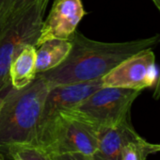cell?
Returning a JSON list of instances; mask_svg holds the SVG:
<instances>
[{"mask_svg":"<svg viewBox=\"0 0 160 160\" xmlns=\"http://www.w3.org/2000/svg\"><path fill=\"white\" fill-rule=\"evenodd\" d=\"M69 41L72 47L64 61L52 70L37 73L50 88L101 78L129 57L152 49L160 41V35L124 42H103L75 30Z\"/></svg>","mask_w":160,"mask_h":160,"instance_id":"1","label":"cell"},{"mask_svg":"<svg viewBox=\"0 0 160 160\" xmlns=\"http://www.w3.org/2000/svg\"><path fill=\"white\" fill-rule=\"evenodd\" d=\"M49 90L46 80L37 74L27 87L8 92L0 109V153L6 155L13 144L37 145L39 122Z\"/></svg>","mask_w":160,"mask_h":160,"instance_id":"2","label":"cell"},{"mask_svg":"<svg viewBox=\"0 0 160 160\" xmlns=\"http://www.w3.org/2000/svg\"><path fill=\"white\" fill-rule=\"evenodd\" d=\"M98 128L69 111H64L39 127L36 143L51 155L81 152L92 156L98 147Z\"/></svg>","mask_w":160,"mask_h":160,"instance_id":"3","label":"cell"},{"mask_svg":"<svg viewBox=\"0 0 160 160\" xmlns=\"http://www.w3.org/2000/svg\"><path fill=\"white\" fill-rule=\"evenodd\" d=\"M49 0L14 10L8 25L0 34V96L5 97L12 89L10 65L20 50L28 44L37 45L43 15Z\"/></svg>","mask_w":160,"mask_h":160,"instance_id":"4","label":"cell"},{"mask_svg":"<svg viewBox=\"0 0 160 160\" xmlns=\"http://www.w3.org/2000/svg\"><path fill=\"white\" fill-rule=\"evenodd\" d=\"M141 92L118 87H102L67 111L98 129L111 127L130 117L131 107Z\"/></svg>","mask_w":160,"mask_h":160,"instance_id":"5","label":"cell"},{"mask_svg":"<svg viewBox=\"0 0 160 160\" xmlns=\"http://www.w3.org/2000/svg\"><path fill=\"white\" fill-rule=\"evenodd\" d=\"M154 54L152 49L135 54L103 76V87L143 91L155 81Z\"/></svg>","mask_w":160,"mask_h":160,"instance_id":"6","label":"cell"},{"mask_svg":"<svg viewBox=\"0 0 160 160\" xmlns=\"http://www.w3.org/2000/svg\"><path fill=\"white\" fill-rule=\"evenodd\" d=\"M86 14L81 0H55L42 22L36 47L48 40H69Z\"/></svg>","mask_w":160,"mask_h":160,"instance_id":"7","label":"cell"},{"mask_svg":"<svg viewBox=\"0 0 160 160\" xmlns=\"http://www.w3.org/2000/svg\"><path fill=\"white\" fill-rule=\"evenodd\" d=\"M103 87V77L79 83L51 87L44 101L39 127L55 115L70 110ZM38 127V129H39Z\"/></svg>","mask_w":160,"mask_h":160,"instance_id":"8","label":"cell"},{"mask_svg":"<svg viewBox=\"0 0 160 160\" xmlns=\"http://www.w3.org/2000/svg\"><path fill=\"white\" fill-rule=\"evenodd\" d=\"M138 138L140 136L132 125L130 117L117 125L100 128L98 147L92 157L93 160H119L122 147Z\"/></svg>","mask_w":160,"mask_h":160,"instance_id":"9","label":"cell"},{"mask_svg":"<svg viewBox=\"0 0 160 160\" xmlns=\"http://www.w3.org/2000/svg\"><path fill=\"white\" fill-rule=\"evenodd\" d=\"M37 75L36 72V46L25 45L10 65L12 88L20 90L29 85Z\"/></svg>","mask_w":160,"mask_h":160,"instance_id":"10","label":"cell"},{"mask_svg":"<svg viewBox=\"0 0 160 160\" xmlns=\"http://www.w3.org/2000/svg\"><path fill=\"white\" fill-rule=\"evenodd\" d=\"M72 47L69 40H48L36 49V72H43L58 66L67 58Z\"/></svg>","mask_w":160,"mask_h":160,"instance_id":"11","label":"cell"},{"mask_svg":"<svg viewBox=\"0 0 160 160\" xmlns=\"http://www.w3.org/2000/svg\"><path fill=\"white\" fill-rule=\"evenodd\" d=\"M157 152H160V144L150 143L140 137L122 147L119 160H147L148 155Z\"/></svg>","mask_w":160,"mask_h":160,"instance_id":"12","label":"cell"},{"mask_svg":"<svg viewBox=\"0 0 160 160\" xmlns=\"http://www.w3.org/2000/svg\"><path fill=\"white\" fill-rule=\"evenodd\" d=\"M6 156L12 160H53L52 155L40 146L18 143L12 145L6 153Z\"/></svg>","mask_w":160,"mask_h":160,"instance_id":"13","label":"cell"},{"mask_svg":"<svg viewBox=\"0 0 160 160\" xmlns=\"http://www.w3.org/2000/svg\"><path fill=\"white\" fill-rule=\"evenodd\" d=\"M15 10V0H0V34L5 29Z\"/></svg>","mask_w":160,"mask_h":160,"instance_id":"14","label":"cell"},{"mask_svg":"<svg viewBox=\"0 0 160 160\" xmlns=\"http://www.w3.org/2000/svg\"><path fill=\"white\" fill-rule=\"evenodd\" d=\"M53 160H93L91 155L81 152H67L63 154L52 155Z\"/></svg>","mask_w":160,"mask_h":160,"instance_id":"15","label":"cell"},{"mask_svg":"<svg viewBox=\"0 0 160 160\" xmlns=\"http://www.w3.org/2000/svg\"><path fill=\"white\" fill-rule=\"evenodd\" d=\"M40 0H15V10L28 8Z\"/></svg>","mask_w":160,"mask_h":160,"instance_id":"16","label":"cell"},{"mask_svg":"<svg viewBox=\"0 0 160 160\" xmlns=\"http://www.w3.org/2000/svg\"><path fill=\"white\" fill-rule=\"evenodd\" d=\"M152 97L155 100H158L160 98V71H159V74H158V77L156 80V85H155V89H154Z\"/></svg>","mask_w":160,"mask_h":160,"instance_id":"17","label":"cell"},{"mask_svg":"<svg viewBox=\"0 0 160 160\" xmlns=\"http://www.w3.org/2000/svg\"><path fill=\"white\" fill-rule=\"evenodd\" d=\"M151 1L153 3V5L156 7V9L159 11V12H160V0H151Z\"/></svg>","mask_w":160,"mask_h":160,"instance_id":"18","label":"cell"},{"mask_svg":"<svg viewBox=\"0 0 160 160\" xmlns=\"http://www.w3.org/2000/svg\"><path fill=\"white\" fill-rule=\"evenodd\" d=\"M3 102H4V97H1V96H0V109H1V108H2Z\"/></svg>","mask_w":160,"mask_h":160,"instance_id":"19","label":"cell"},{"mask_svg":"<svg viewBox=\"0 0 160 160\" xmlns=\"http://www.w3.org/2000/svg\"><path fill=\"white\" fill-rule=\"evenodd\" d=\"M0 160H6L5 159V155H3L2 153H0Z\"/></svg>","mask_w":160,"mask_h":160,"instance_id":"20","label":"cell"}]
</instances>
